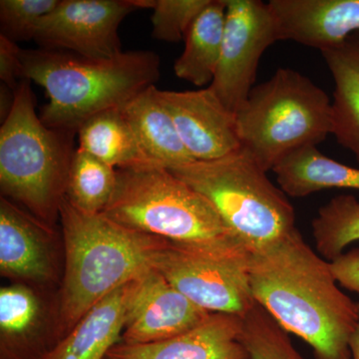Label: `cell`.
Segmentation results:
<instances>
[{
	"label": "cell",
	"mask_w": 359,
	"mask_h": 359,
	"mask_svg": "<svg viewBox=\"0 0 359 359\" xmlns=\"http://www.w3.org/2000/svg\"><path fill=\"white\" fill-rule=\"evenodd\" d=\"M101 214L174 244L212 245L237 240L204 196L163 167L117 169L115 192Z\"/></svg>",
	"instance_id": "cell-7"
},
{
	"label": "cell",
	"mask_w": 359,
	"mask_h": 359,
	"mask_svg": "<svg viewBox=\"0 0 359 359\" xmlns=\"http://www.w3.org/2000/svg\"><path fill=\"white\" fill-rule=\"evenodd\" d=\"M236 121L242 148L264 171H273L283 158L332 134V104L309 77L280 68L252 89Z\"/></svg>",
	"instance_id": "cell-5"
},
{
	"label": "cell",
	"mask_w": 359,
	"mask_h": 359,
	"mask_svg": "<svg viewBox=\"0 0 359 359\" xmlns=\"http://www.w3.org/2000/svg\"><path fill=\"white\" fill-rule=\"evenodd\" d=\"M358 306V320L354 328L351 340H349V348H351V359H359V301Z\"/></svg>",
	"instance_id": "cell-30"
},
{
	"label": "cell",
	"mask_w": 359,
	"mask_h": 359,
	"mask_svg": "<svg viewBox=\"0 0 359 359\" xmlns=\"http://www.w3.org/2000/svg\"><path fill=\"white\" fill-rule=\"evenodd\" d=\"M21 48L15 42L0 35V79L14 91L23 79Z\"/></svg>",
	"instance_id": "cell-28"
},
{
	"label": "cell",
	"mask_w": 359,
	"mask_h": 359,
	"mask_svg": "<svg viewBox=\"0 0 359 359\" xmlns=\"http://www.w3.org/2000/svg\"><path fill=\"white\" fill-rule=\"evenodd\" d=\"M311 226L316 250L332 263L359 241V200L351 195L332 198L318 210Z\"/></svg>",
	"instance_id": "cell-24"
},
{
	"label": "cell",
	"mask_w": 359,
	"mask_h": 359,
	"mask_svg": "<svg viewBox=\"0 0 359 359\" xmlns=\"http://www.w3.org/2000/svg\"><path fill=\"white\" fill-rule=\"evenodd\" d=\"M117 184V169L77 148L71 162L65 198L73 207L97 215L106 209Z\"/></svg>",
	"instance_id": "cell-23"
},
{
	"label": "cell",
	"mask_w": 359,
	"mask_h": 359,
	"mask_svg": "<svg viewBox=\"0 0 359 359\" xmlns=\"http://www.w3.org/2000/svg\"><path fill=\"white\" fill-rule=\"evenodd\" d=\"M170 171L214 205L231 235L250 252L297 229L287 195L245 149Z\"/></svg>",
	"instance_id": "cell-6"
},
{
	"label": "cell",
	"mask_w": 359,
	"mask_h": 359,
	"mask_svg": "<svg viewBox=\"0 0 359 359\" xmlns=\"http://www.w3.org/2000/svg\"><path fill=\"white\" fill-rule=\"evenodd\" d=\"M211 0H152V36L161 41L185 40L196 18Z\"/></svg>",
	"instance_id": "cell-26"
},
{
	"label": "cell",
	"mask_w": 359,
	"mask_h": 359,
	"mask_svg": "<svg viewBox=\"0 0 359 359\" xmlns=\"http://www.w3.org/2000/svg\"><path fill=\"white\" fill-rule=\"evenodd\" d=\"M60 0H1V36L13 42L33 39L40 20L58 6Z\"/></svg>",
	"instance_id": "cell-27"
},
{
	"label": "cell",
	"mask_w": 359,
	"mask_h": 359,
	"mask_svg": "<svg viewBox=\"0 0 359 359\" xmlns=\"http://www.w3.org/2000/svg\"><path fill=\"white\" fill-rule=\"evenodd\" d=\"M59 221L65 245L57 292L63 339L98 302L152 268L155 257L171 242L131 230L103 214L79 211L66 198Z\"/></svg>",
	"instance_id": "cell-2"
},
{
	"label": "cell",
	"mask_w": 359,
	"mask_h": 359,
	"mask_svg": "<svg viewBox=\"0 0 359 359\" xmlns=\"http://www.w3.org/2000/svg\"><path fill=\"white\" fill-rule=\"evenodd\" d=\"M221 57L209 88L236 115L256 85L264 52L278 41L275 18L268 2L226 0Z\"/></svg>",
	"instance_id": "cell-9"
},
{
	"label": "cell",
	"mask_w": 359,
	"mask_h": 359,
	"mask_svg": "<svg viewBox=\"0 0 359 359\" xmlns=\"http://www.w3.org/2000/svg\"><path fill=\"white\" fill-rule=\"evenodd\" d=\"M278 187L285 195L308 197L328 189L359 191V169L330 159L309 146L283 158L273 169Z\"/></svg>",
	"instance_id": "cell-20"
},
{
	"label": "cell",
	"mask_w": 359,
	"mask_h": 359,
	"mask_svg": "<svg viewBox=\"0 0 359 359\" xmlns=\"http://www.w3.org/2000/svg\"><path fill=\"white\" fill-rule=\"evenodd\" d=\"M243 318L212 313L199 327L171 339L149 344L120 341L108 359H249L240 342Z\"/></svg>",
	"instance_id": "cell-16"
},
{
	"label": "cell",
	"mask_w": 359,
	"mask_h": 359,
	"mask_svg": "<svg viewBox=\"0 0 359 359\" xmlns=\"http://www.w3.org/2000/svg\"><path fill=\"white\" fill-rule=\"evenodd\" d=\"M63 269L61 231L0 197V276L11 283L58 290Z\"/></svg>",
	"instance_id": "cell-11"
},
{
	"label": "cell",
	"mask_w": 359,
	"mask_h": 359,
	"mask_svg": "<svg viewBox=\"0 0 359 359\" xmlns=\"http://www.w3.org/2000/svg\"><path fill=\"white\" fill-rule=\"evenodd\" d=\"M20 57L23 79L43 87L48 96L39 116L45 126L76 133L90 118L121 108L154 86L160 76L159 56L148 50L95 59L62 50L21 49Z\"/></svg>",
	"instance_id": "cell-3"
},
{
	"label": "cell",
	"mask_w": 359,
	"mask_h": 359,
	"mask_svg": "<svg viewBox=\"0 0 359 359\" xmlns=\"http://www.w3.org/2000/svg\"><path fill=\"white\" fill-rule=\"evenodd\" d=\"M211 314L151 268L132 282L121 342L149 344L171 339L199 327Z\"/></svg>",
	"instance_id": "cell-13"
},
{
	"label": "cell",
	"mask_w": 359,
	"mask_h": 359,
	"mask_svg": "<svg viewBox=\"0 0 359 359\" xmlns=\"http://www.w3.org/2000/svg\"><path fill=\"white\" fill-rule=\"evenodd\" d=\"M250 252L238 240L212 245L170 243L152 268L201 309L245 316L256 304L250 276Z\"/></svg>",
	"instance_id": "cell-8"
},
{
	"label": "cell",
	"mask_w": 359,
	"mask_h": 359,
	"mask_svg": "<svg viewBox=\"0 0 359 359\" xmlns=\"http://www.w3.org/2000/svg\"><path fill=\"white\" fill-rule=\"evenodd\" d=\"M226 0H211L185 37V48L174 65L180 79L198 87L211 85L218 68L226 23Z\"/></svg>",
	"instance_id": "cell-22"
},
{
	"label": "cell",
	"mask_w": 359,
	"mask_h": 359,
	"mask_svg": "<svg viewBox=\"0 0 359 359\" xmlns=\"http://www.w3.org/2000/svg\"><path fill=\"white\" fill-rule=\"evenodd\" d=\"M240 342L249 359H304L289 332L257 302L243 316Z\"/></svg>",
	"instance_id": "cell-25"
},
{
	"label": "cell",
	"mask_w": 359,
	"mask_h": 359,
	"mask_svg": "<svg viewBox=\"0 0 359 359\" xmlns=\"http://www.w3.org/2000/svg\"><path fill=\"white\" fill-rule=\"evenodd\" d=\"M121 111L156 166L170 170L195 161L180 138L169 111L158 95L156 85L132 98L122 106Z\"/></svg>",
	"instance_id": "cell-18"
},
{
	"label": "cell",
	"mask_w": 359,
	"mask_h": 359,
	"mask_svg": "<svg viewBox=\"0 0 359 359\" xmlns=\"http://www.w3.org/2000/svg\"><path fill=\"white\" fill-rule=\"evenodd\" d=\"M250 276L255 301L285 332L309 344L313 359H351L358 302L340 290L332 263L301 231L250 252Z\"/></svg>",
	"instance_id": "cell-1"
},
{
	"label": "cell",
	"mask_w": 359,
	"mask_h": 359,
	"mask_svg": "<svg viewBox=\"0 0 359 359\" xmlns=\"http://www.w3.org/2000/svg\"><path fill=\"white\" fill-rule=\"evenodd\" d=\"M278 41L292 40L320 52L359 32V0H269Z\"/></svg>",
	"instance_id": "cell-15"
},
{
	"label": "cell",
	"mask_w": 359,
	"mask_h": 359,
	"mask_svg": "<svg viewBox=\"0 0 359 359\" xmlns=\"http://www.w3.org/2000/svg\"><path fill=\"white\" fill-rule=\"evenodd\" d=\"M320 53L334 82L332 134L359 162V32Z\"/></svg>",
	"instance_id": "cell-19"
},
{
	"label": "cell",
	"mask_w": 359,
	"mask_h": 359,
	"mask_svg": "<svg viewBox=\"0 0 359 359\" xmlns=\"http://www.w3.org/2000/svg\"><path fill=\"white\" fill-rule=\"evenodd\" d=\"M105 359H108L107 358H106Z\"/></svg>",
	"instance_id": "cell-31"
},
{
	"label": "cell",
	"mask_w": 359,
	"mask_h": 359,
	"mask_svg": "<svg viewBox=\"0 0 359 359\" xmlns=\"http://www.w3.org/2000/svg\"><path fill=\"white\" fill-rule=\"evenodd\" d=\"M13 92V107L0 128L1 197L56 228L76 132L45 126L29 80H21Z\"/></svg>",
	"instance_id": "cell-4"
},
{
	"label": "cell",
	"mask_w": 359,
	"mask_h": 359,
	"mask_svg": "<svg viewBox=\"0 0 359 359\" xmlns=\"http://www.w3.org/2000/svg\"><path fill=\"white\" fill-rule=\"evenodd\" d=\"M79 147L115 169L153 167L121 108L99 113L77 131Z\"/></svg>",
	"instance_id": "cell-21"
},
{
	"label": "cell",
	"mask_w": 359,
	"mask_h": 359,
	"mask_svg": "<svg viewBox=\"0 0 359 359\" xmlns=\"http://www.w3.org/2000/svg\"><path fill=\"white\" fill-rule=\"evenodd\" d=\"M151 4L152 0H60L40 20L33 39L42 49L113 58L123 52L118 33L122 21Z\"/></svg>",
	"instance_id": "cell-10"
},
{
	"label": "cell",
	"mask_w": 359,
	"mask_h": 359,
	"mask_svg": "<svg viewBox=\"0 0 359 359\" xmlns=\"http://www.w3.org/2000/svg\"><path fill=\"white\" fill-rule=\"evenodd\" d=\"M132 282L111 292L85 314L43 359H105L121 341Z\"/></svg>",
	"instance_id": "cell-17"
},
{
	"label": "cell",
	"mask_w": 359,
	"mask_h": 359,
	"mask_svg": "<svg viewBox=\"0 0 359 359\" xmlns=\"http://www.w3.org/2000/svg\"><path fill=\"white\" fill-rule=\"evenodd\" d=\"M158 95L194 160L221 159L242 149L236 115L209 87L195 91L158 89Z\"/></svg>",
	"instance_id": "cell-14"
},
{
	"label": "cell",
	"mask_w": 359,
	"mask_h": 359,
	"mask_svg": "<svg viewBox=\"0 0 359 359\" xmlns=\"http://www.w3.org/2000/svg\"><path fill=\"white\" fill-rule=\"evenodd\" d=\"M58 290L9 283L0 289V359H43L62 339Z\"/></svg>",
	"instance_id": "cell-12"
},
{
	"label": "cell",
	"mask_w": 359,
	"mask_h": 359,
	"mask_svg": "<svg viewBox=\"0 0 359 359\" xmlns=\"http://www.w3.org/2000/svg\"><path fill=\"white\" fill-rule=\"evenodd\" d=\"M332 269L339 285L359 294V248L344 252L332 262Z\"/></svg>",
	"instance_id": "cell-29"
}]
</instances>
